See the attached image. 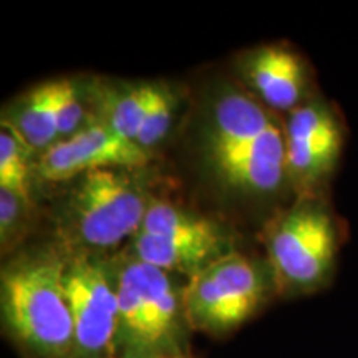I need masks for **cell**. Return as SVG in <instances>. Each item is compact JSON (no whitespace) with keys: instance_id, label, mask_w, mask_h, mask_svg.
I'll use <instances>...</instances> for the list:
<instances>
[{"instance_id":"obj_16","label":"cell","mask_w":358,"mask_h":358,"mask_svg":"<svg viewBox=\"0 0 358 358\" xmlns=\"http://www.w3.org/2000/svg\"><path fill=\"white\" fill-rule=\"evenodd\" d=\"M178 98L173 90L166 85L155 83L153 95H151L150 105L143 118L140 133H138L136 143L146 151L158 145L166 136L171 128L174 111H176Z\"/></svg>"},{"instance_id":"obj_3","label":"cell","mask_w":358,"mask_h":358,"mask_svg":"<svg viewBox=\"0 0 358 358\" xmlns=\"http://www.w3.org/2000/svg\"><path fill=\"white\" fill-rule=\"evenodd\" d=\"M118 292L115 358L189 355L182 287L173 275L128 256L113 262Z\"/></svg>"},{"instance_id":"obj_14","label":"cell","mask_w":358,"mask_h":358,"mask_svg":"<svg viewBox=\"0 0 358 358\" xmlns=\"http://www.w3.org/2000/svg\"><path fill=\"white\" fill-rule=\"evenodd\" d=\"M138 232L174 241H201V243H224L226 236L211 219L192 214L168 201L153 199Z\"/></svg>"},{"instance_id":"obj_9","label":"cell","mask_w":358,"mask_h":358,"mask_svg":"<svg viewBox=\"0 0 358 358\" xmlns=\"http://www.w3.org/2000/svg\"><path fill=\"white\" fill-rule=\"evenodd\" d=\"M150 151L124 140L98 123H88L65 140L45 150L37 163L40 179L50 182L71 181L96 169H140L150 161Z\"/></svg>"},{"instance_id":"obj_5","label":"cell","mask_w":358,"mask_h":358,"mask_svg":"<svg viewBox=\"0 0 358 358\" xmlns=\"http://www.w3.org/2000/svg\"><path fill=\"white\" fill-rule=\"evenodd\" d=\"M138 169L110 168L73 179L60 208V232L73 248L110 249L141 229L151 194Z\"/></svg>"},{"instance_id":"obj_6","label":"cell","mask_w":358,"mask_h":358,"mask_svg":"<svg viewBox=\"0 0 358 358\" xmlns=\"http://www.w3.org/2000/svg\"><path fill=\"white\" fill-rule=\"evenodd\" d=\"M277 297L268 266L231 252L201 268L182 285V303L191 332L226 337Z\"/></svg>"},{"instance_id":"obj_11","label":"cell","mask_w":358,"mask_h":358,"mask_svg":"<svg viewBox=\"0 0 358 358\" xmlns=\"http://www.w3.org/2000/svg\"><path fill=\"white\" fill-rule=\"evenodd\" d=\"M231 252L224 243L174 241L138 232L131 239V256L168 274H185L187 279L201 268Z\"/></svg>"},{"instance_id":"obj_4","label":"cell","mask_w":358,"mask_h":358,"mask_svg":"<svg viewBox=\"0 0 358 358\" xmlns=\"http://www.w3.org/2000/svg\"><path fill=\"white\" fill-rule=\"evenodd\" d=\"M342 226L325 194L297 196L266 229L267 266L277 297L297 299L332 284Z\"/></svg>"},{"instance_id":"obj_18","label":"cell","mask_w":358,"mask_h":358,"mask_svg":"<svg viewBox=\"0 0 358 358\" xmlns=\"http://www.w3.org/2000/svg\"><path fill=\"white\" fill-rule=\"evenodd\" d=\"M27 206L29 203L12 191L0 189V243L3 249L10 245L13 237L19 236Z\"/></svg>"},{"instance_id":"obj_19","label":"cell","mask_w":358,"mask_h":358,"mask_svg":"<svg viewBox=\"0 0 358 358\" xmlns=\"http://www.w3.org/2000/svg\"><path fill=\"white\" fill-rule=\"evenodd\" d=\"M179 358H194V357H192V355H191V353H189V355H185V357H179Z\"/></svg>"},{"instance_id":"obj_2","label":"cell","mask_w":358,"mask_h":358,"mask_svg":"<svg viewBox=\"0 0 358 358\" xmlns=\"http://www.w3.org/2000/svg\"><path fill=\"white\" fill-rule=\"evenodd\" d=\"M65 256L38 250L2 268V330L24 358H73V319L62 285Z\"/></svg>"},{"instance_id":"obj_12","label":"cell","mask_w":358,"mask_h":358,"mask_svg":"<svg viewBox=\"0 0 358 358\" xmlns=\"http://www.w3.org/2000/svg\"><path fill=\"white\" fill-rule=\"evenodd\" d=\"M2 124L10 128L30 151L48 150L60 140L55 108V88L45 82L30 88L8 106Z\"/></svg>"},{"instance_id":"obj_10","label":"cell","mask_w":358,"mask_h":358,"mask_svg":"<svg viewBox=\"0 0 358 358\" xmlns=\"http://www.w3.org/2000/svg\"><path fill=\"white\" fill-rule=\"evenodd\" d=\"M243 75L254 96L272 111L292 113L312 100V71L301 53L287 45H264L245 55Z\"/></svg>"},{"instance_id":"obj_13","label":"cell","mask_w":358,"mask_h":358,"mask_svg":"<svg viewBox=\"0 0 358 358\" xmlns=\"http://www.w3.org/2000/svg\"><path fill=\"white\" fill-rule=\"evenodd\" d=\"M153 87L155 83L98 85L92 95L95 106L92 123L101 124L124 140L136 143Z\"/></svg>"},{"instance_id":"obj_7","label":"cell","mask_w":358,"mask_h":358,"mask_svg":"<svg viewBox=\"0 0 358 358\" xmlns=\"http://www.w3.org/2000/svg\"><path fill=\"white\" fill-rule=\"evenodd\" d=\"M62 285L73 319V358H115L118 292L113 261H100L85 250L69 252Z\"/></svg>"},{"instance_id":"obj_8","label":"cell","mask_w":358,"mask_h":358,"mask_svg":"<svg viewBox=\"0 0 358 358\" xmlns=\"http://www.w3.org/2000/svg\"><path fill=\"white\" fill-rule=\"evenodd\" d=\"M345 145L342 116L325 98L313 96L285 122L287 176L295 196L324 194Z\"/></svg>"},{"instance_id":"obj_17","label":"cell","mask_w":358,"mask_h":358,"mask_svg":"<svg viewBox=\"0 0 358 358\" xmlns=\"http://www.w3.org/2000/svg\"><path fill=\"white\" fill-rule=\"evenodd\" d=\"M53 88H55L58 133H60V140H65V138H69L82 129L80 124H82L85 115L82 105V93H80V87L77 82L71 78L53 80Z\"/></svg>"},{"instance_id":"obj_1","label":"cell","mask_w":358,"mask_h":358,"mask_svg":"<svg viewBox=\"0 0 358 358\" xmlns=\"http://www.w3.org/2000/svg\"><path fill=\"white\" fill-rule=\"evenodd\" d=\"M201 141L209 169L229 191L272 196L290 187L285 123L254 95L226 90L214 98Z\"/></svg>"},{"instance_id":"obj_15","label":"cell","mask_w":358,"mask_h":358,"mask_svg":"<svg viewBox=\"0 0 358 358\" xmlns=\"http://www.w3.org/2000/svg\"><path fill=\"white\" fill-rule=\"evenodd\" d=\"M30 150L25 143L2 124L0 131V189L12 191L30 204Z\"/></svg>"}]
</instances>
